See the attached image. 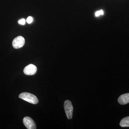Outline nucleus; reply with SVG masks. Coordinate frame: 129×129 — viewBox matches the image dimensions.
I'll return each mask as SVG.
<instances>
[{
	"label": "nucleus",
	"mask_w": 129,
	"mask_h": 129,
	"mask_svg": "<svg viewBox=\"0 0 129 129\" xmlns=\"http://www.w3.org/2000/svg\"><path fill=\"white\" fill-rule=\"evenodd\" d=\"M25 39L21 36H18L13 40L12 45L14 48L18 49L23 46L25 44Z\"/></svg>",
	"instance_id": "7ed1b4c3"
},
{
	"label": "nucleus",
	"mask_w": 129,
	"mask_h": 129,
	"mask_svg": "<svg viewBox=\"0 0 129 129\" xmlns=\"http://www.w3.org/2000/svg\"><path fill=\"white\" fill-rule=\"evenodd\" d=\"M32 21H33V18L31 17H28L27 18V22L28 23L30 24L32 22Z\"/></svg>",
	"instance_id": "1a4fd4ad"
},
{
	"label": "nucleus",
	"mask_w": 129,
	"mask_h": 129,
	"mask_svg": "<svg viewBox=\"0 0 129 129\" xmlns=\"http://www.w3.org/2000/svg\"><path fill=\"white\" fill-rule=\"evenodd\" d=\"M19 23L22 25H24L25 24V20L24 19H22L18 21Z\"/></svg>",
	"instance_id": "9d476101"
},
{
	"label": "nucleus",
	"mask_w": 129,
	"mask_h": 129,
	"mask_svg": "<svg viewBox=\"0 0 129 129\" xmlns=\"http://www.w3.org/2000/svg\"><path fill=\"white\" fill-rule=\"evenodd\" d=\"M64 107L67 118L69 119H72L73 117V107L71 101L69 100L65 101L64 103Z\"/></svg>",
	"instance_id": "f03ea898"
},
{
	"label": "nucleus",
	"mask_w": 129,
	"mask_h": 129,
	"mask_svg": "<svg viewBox=\"0 0 129 129\" xmlns=\"http://www.w3.org/2000/svg\"><path fill=\"white\" fill-rule=\"evenodd\" d=\"M118 101L121 105H125L129 103V93L121 95L119 97Z\"/></svg>",
	"instance_id": "423d86ee"
},
{
	"label": "nucleus",
	"mask_w": 129,
	"mask_h": 129,
	"mask_svg": "<svg viewBox=\"0 0 129 129\" xmlns=\"http://www.w3.org/2000/svg\"><path fill=\"white\" fill-rule=\"evenodd\" d=\"M23 123L25 127L28 129H36V124L34 120L28 117H25L23 119Z\"/></svg>",
	"instance_id": "20e7f679"
},
{
	"label": "nucleus",
	"mask_w": 129,
	"mask_h": 129,
	"mask_svg": "<svg viewBox=\"0 0 129 129\" xmlns=\"http://www.w3.org/2000/svg\"><path fill=\"white\" fill-rule=\"evenodd\" d=\"M37 68L34 64H28L24 68L23 70L24 74L27 75H33L36 73Z\"/></svg>",
	"instance_id": "39448f33"
},
{
	"label": "nucleus",
	"mask_w": 129,
	"mask_h": 129,
	"mask_svg": "<svg viewBox=\"0 0 129 129\" xmlns=\"http://www.w3.org/2000/svg\"><path fill=\"white\" fill-rule=\"evenodd\" d=\"M120 125L121 127H129V116L123 118L120 121Z\"/></svg>",
	"instance_id": "0eeeda50"
},
{
	"label": "nucleus",
	"mask_w": 129,
	"mask_h": 129,
	"mask_svg": "<svg viewBox=\"0 0 129 129\" xmlns=\"http://www.w3.org/2000/svg\"><path fill=\"white\" fill-rule=\"evenodd\" d=\"M103 14H104V12L102 10H101L96 12L95 13V16L96 17H98L100 15H103Z\"/></svg>",
	"instance_id": "6e6552de"
},
{
	"label": "nucleus",
	"mask_w": 129,
	"mask_h": 129,
	"mask_svg": "<svg viewBox=\"0 0 129 129\" xmlns=\"http://www.w3.org/2000/svg\"><path fill=\"white\" fill-rule=\"evenodd\" d=\"M19 98L32 104H37L39 100L34 95L28 92H22L19 95Z\"/></svg>",
	"instance_id": "f257e3e1"
}]
</instances>
